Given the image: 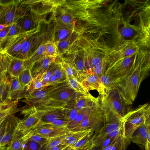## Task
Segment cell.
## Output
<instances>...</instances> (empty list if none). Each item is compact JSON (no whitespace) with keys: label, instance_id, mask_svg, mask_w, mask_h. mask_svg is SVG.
Segmentation results:
<instances>
[{"label":"cell","instance_id":"cell-47","mask_svg":"<svg viewBox=\"0 0 150 150\" xmlns=\"http://www.w3.org/2000/svg\"><path fill=\"white\" fill-rule=\"evenodd\" d=\"M41 146L38 143L32 141H27L24 144L23 150H40Z\"/></svg>","mask_w":150,"mask_h":150},{"label":"cell","instance_id":"cell-58","mask_svg":"<svg viewBox=\"0 0 150 150\" xmlns=\"http://www.w3.org/2000/svg\"><path fill=\"white\" fill-rule=\"evenodd\" d=\"M1 31H0V32Z\"/></svg>","mask_w":150,"mask_h":150},{"label":"cell","instance_id":"cell-51","mask_svg":"<svg viewBox=\"0 0 150 150\" xmlns=\"http://www.w3.org/2000/svg\"><path fill=\"white\" fill-rule=\"evenodd\" d=\"M113 141H115L111 138H108L104 141L100 145V146L101 147V148L100 150H103Z\"/></svg>","mask_w":150,"mask_h":150},{"label":"cell","instance_id":"cell-57","mask_svg":"<svg viewBox=\"0 0 150 150\" xmlns=\"http://www.w3.org/2000/svg\"><path fill=\"white\" fill-rule=\"evenodd\" d=\"M4 150H6L5 149H4Z\"/></svg>","mask_w":150,"mask_h":150},{"label":"cell","instance_id":"cell-31","mask_svg":"<svg viewBox=\"0 0 150 150\" xmlns=\"http://www.w3.org/2000/svg\"><path fill=\"white\" fill-rule=\"evenodd\" d=\"M63 108L54 110L47 113L42 117L40 121L49 123L57 119H66L63 112Z\"/></svg>","mask_w":150,"mask_h":150},{"label":"cell","instance_id":"cell-11","mask_svg":"<svg viewBox=\"0 0 150 150\" xmlns=\"http://www.w3.org/2000/svg\"><path fill=\"white\" fill-rule=\"evenodd\" d=\"M21 114L28 115L27 118L20 120L17 128L22 135H24L33 128L40 122L44 115L42 112L33 111L24 108L21 111Z\"/></svg>","mask_w":150,"mask_h":150},{"label":"cell","instance_id":"cell-53","mask_svg":"<svg viewBox=\"0 0 150 150\" xmlns=\"http://www.w3.org/2000/svg\"><path fill=\"white\" fill-rule=\"evenodd\" d=\"M11 115H7L0 118V127L4 123Z\"/></svg>","mask_w":150,"mask_h":150},{"label":"cell","instance_id":"cell-30","mask_svg":"<svg viewBox=\"0 0 150 150\" xmlns=\"http://www.w3.org/2000/svg\"><path fill=\"white\" fill-rule=\"evenodd\" d=\"M37 21L33 16H24L18 23H17L19 32L28 31L35 29L33 28L35 24L37 23Z\"/></svg>","mask_w":150,"mask_h":150},{"label":"cell","instance_id":"cell-1","mask_svg":"<svg viewBox=\"0 0 150 150\" xmlns=\"http://www.w3.org/2000/svg\"><path fill=\"white\" fill-rule=\"evenodd\" d=\"M142 50L128 73L117 83V88L128 105L134 101L141 83L149 74V54Z\"/></svg>","mask_w":150,"mask_h":150},{"label":"cell","instance_id":"cell-26","mask_svg":"<svg viewBox=\"0 0 150 150\" xmlns=\"http://www.w3.org/2000/svg\"><path fill=\"white\" fill-rule=\"evenodd\" d=\"M81 95L83 94L76 92L69 86L62 89L54 99L63 101L67 104L75 102Z\"/></svg>","mask_w":150,"mask_h":150},{"label":"cell","instance_id":"cell-48","mask_svg":"<svg viewBox=\"0 0 150 150\" xmlns=\"http://www.w3.org/2000/svg\"><path fill=\"white\" fill-rule=\"evenodd\" d=\"M68 123L69 121L66 119H59L48 124L58 127H67Z\"/></svg>","mask_w":150,"mask_h":150},{"label":"cell","instance_id":"cell-10","mask_svg":"<svg viewBox=\"0 0 150 150\" xmlns=\"http://www.w3.org/2000/svg\"><path fill=\"white\" fill-rule=\"evenodd\" d=\"M39 27L27 31L19 32L11 37L6 42L2 51L15 57L20 52L23 43L39 30Z\"/></svg>","mask_w":150,"mask_h":150},{"label":"cell","instance_id":"cell-36","mask_svg":"<svg viewBox=\"0 0 150 150\" xmlns=\"http://www.w3.org/2000/svg\"><path fill=\"white\" fill-rule=\"evenodd\" d=\"M93 107L80 110V112L77 117L74 120L69 122L67 127L69 130H72L78 126L81 123L86 115Z\"/></svg>","mask_w":150,"mask_h":150},{"label":"cell","instance_id":"cell-29","mask_svg":"<svg viewBox=\"0 0 150 150\" xmlns=\"http://www.w3.org/2000/svg\"><path fill=\"white\" fill-rule=\"evenodd\" d=\"M100 80L102 92L100 96L108 94L117 88L116 83L110 75L108 74L105 73L101 76Z\"/></svg>","mask_w":150,"mask_h":150},{"label":"cell","instance_id":"cell-12","mask_svg":"<svg viewBox=\"0 0 150 150\" xmlns=\"http://www.w3.org/2000/svg\"><path fill=\"white\" fill-rule=\"evenodd\" d=\"M31 130L33 132L47 139L63 136L70 131L67 127H56L40 121Z\"/></svg>","mask_w":150,"mask_h":150},{"label":"cell","instance_id":"cell-18","mask_svg":"<svg viewBox=\"0 0 150 150\" xmlns=\"http://www.w3.org/2000/svg\"><path fill=\"white\" fill-rule=\"evenodd\" d=\"M55 62L54 57L49 56L45 57L36 62L30 69L33 79L42 75Z\"/></svg>","mask_w":150,"mask_h":150},{"label":"cell","instance_id":"cell-9","mask_svg":"<svg viewBox=\"0 0 150 150\" xmlns=\"http://www.w3.org/2000/svg\"><path fill=\"white\" fill-rule=\"evenodd\" d=\"M139 43L134 40H128L117 47L108 50L105 60L107 67L115 62L125 58L139 50Z\"/></svg>","mask_w":150,"mask_h":150},{"label":"cell","instance_id":"cell-7","mask_svg":"<svg viewBox=\"0 0 150 150\" xmlns=\"http://www.w3.org/2000/svg\"><path fill=\"white\" fill-rule=\"evenodd\" d=\"M105 115L100 101L86 115L80 124L71 131L91 129L94 132L103 125Z\"/></svg>","mask_w":150,"mask_h":150},{"label":"cell","instance_id":"cell-52","mask_svg":"<svg viewBox=\"0 0 150 150\" xmlns=\"http://www.w3.org/2000/svg\"><path fill=\"white\" fill-rule=\"evenodd\" d=\"M145 150H150V133L147 134V140L144 146Z\"/></svg>","mask_w":150,"mask_h":150},{"label":"cell","instance_id":"cell-13","mask_svg":"<svg viewBox=\"0 0 150 150\" xmlns=\"http://www.w3.org/2000/svg\"><path fill=\"white\" fill-rule=\"evenodd\" d=\"M20 119L13 115L8 124L5 130L0 136V150H4L21 133L17 128Z\"/></svg>","mask_w":150,"mask_h":150},{"label":"cell","instance_id":"cell-55","mask_svg":"<svg viewBox=\"0 0 150 150\" xmlns=\"http://www.w3.org/2000/svg\"><path fill=\"white\" fill-rule=\"evenodd\" d=\"M115 142H113L102 150H110Z\"/></svg>","mask_w":150,"mask_h":150},{"label":"cell","instance_id":"cell-40","mask_svg":"<svg viewBox=\"0 0 150 150\" xmlns=\"http://www.w3.org/2000/svg\"><path fill=\"white\" fill-rule=\"evenodd\" d=\"M59 63L65 71L68 79L71 78H74L79 80V74L70 65L63 60Z\"/></svg>","mask_w":150,"mask_h":150},{"label":"cell","instance_id":"cell-25","mask_svg":"<svg viewBox=\"0 0 150 150\" xmlns=\"http://www.w3.org/2000/svg\"><path fill=\"white\" fill-rule=\"evenodd\" d=\"M94 131L92 130L84 138L75 144L66 146L61 150H88L94 148L91 140Z\"/></svg>","mask_w":150,"mask_h":150},{"label":"cell","instance_id":"cell-24","mask_svg":"<svg viewBox=\"0 0 150 150\" xmlns=\"http://www.w3.org/2000/svg\"><path fill=\"white\" fill-rule=\"evenodd\" d=\"M76 30L74 25L61 26L57 25L53 37V41L59 42L67 38Z\"/></svg>","mask_w":150,"mask_h":150},{"label":"cell","instance_id":"cell-32","mask_svg":"<svg viewBox=\"0 0 150 150\" xmlns=\"http://www.w3.org/2000/svg\"><path fill=\"white\" fill-rule=\"evenodd\" d=\"M42 75H40L33 79L26 88V94L40 91L47 87L42 82Z\"/></svg>","mask_w":150,"mask_h":150},{"label":"cell","instance_id":"cell-45","mask_svg":"<svg viewBox=\"0 0 150 150\" xmlns=\"http://www.w3.org/2000/svg\"><path fill=\"white\" fill-rule=\"evenodd\" d=\"M9 82L7 77L0 82V102L6 99L4 97L6 94L8 95Z\"/></svg>","mask_w":150,"mask_h":150},{"label":"cell","instance_id":"cell-38","mask_svg":"<svg viewBox=\"0 0 150 150\" xmlns=\"http://www.w3.org/2000/svg\"><path fill=\"white\" fill-rule=\"evenodd\" d=\"M24 135L25 136L26 142L30 141L37 143L42 147L46 144L48 139L33 132L31 130Z\"/></svg>","mask_w":150,"mask_h":150},{"label":"cell","instance_id":"cell-23","mask_svg":"<svg viewBox=\"0 0 150 150\" xmlns=\"http://www.w3.org/2000/svg\"><path fill=\"white\" fill-rule=\"evenodd\" d=\"M91 129L74 131L70 130L64 135L65 145L67 146L76 143L84 138Z\"/></svg>","mask_w":150,"mask_h":150},{"label":"cell","instance_id":"cell-20","mask_svg":"<svg viewBox=\"0 0 150 150\" xmlns=\"http://www.w3.org/2000/svg\"><path fill=\"white\" fill-rule=\"evenodd\" d=\"M99 101V97L95 98L89 93L78 97L74 103V106L76 108L80 110L92 108Z\"/></svg>","mask_w":150,"mask_h":150},{"label":"cell","instance_id":"cell-19","mask_svg":"<svg viewBox=\"0 0 150 150\" xmlns=\"http://www.w3.org/2000/svg\"><path fill=\"white\" fill-rule=\"evenodd\" d=\"M8 55L7 74L11 77H18L21 73L25 68V61L9 54Z\"/></svg>","mask_w":150,"mask_h":150},{"label":"cell","instance_id":"cell-14","mask_svg":"<svg viewBox=\"0 0 150 150\" xmlns=\"http://www.w3.org/2000/svg\"><path fill=\"white\" fill-rule=\"evenodd\" d=\"M8 76L9 85L7 99L18 100L23 98L26 94V88L21 85L18 77Z\"/></svg>","mask_w":150,"mask_h":150},{"label":"cell","instance_id":"cell-16","mask_svg":"<svg viewBox=\"0 0 150 150\" xmlns=\"http://www.w3.org/2000/svg\"><path fill=\"white\" fill-rule=\"evenodd\" d=\"M58 6L54 10V16L57 25L61 26L74 25L75 16L73 13L67 9L62 8Z\"/></svg>","mask_w":150,"mask_h":150},{"label":"cell","instance_id":"cell-56","mask_svg":"<svg viewBox=\"0 0 150 150\" xmlns=\"http://www.w3.org/2000/svg\"><path fill=\"white\" fill-rule=\"evenodd\" d=\"M95 147L89 149L88 150H96L95 149Z\"/></svg>","mask_w":150,"mask_h":150},{"label":"cell","instance_id":"cell-22","mask_svg":"<svg viewBox=\"0 0 150 150\" xmlns=\"http://www.w3.org/2000/svg\"><path fill=\"white\" fill-rule=\"evenodd\" d=\"M149 124L150 119L146 120L141 125L134 133L132 142L144 146L147 140V127Z\"/></svg>","mask_w":150,"mask_h":150},{"label":"cell","instance_id":"cell-44","mask_svg":"<svg viewBox=\"0 0 150 150\" xmlns=\"http://www.w3.org/2000/svg\"><path fill=\"white\" fill-rule=\"evenodd\" d=\"M107 65L105 59L100 63L95 66L92 69V71L100 79L106 71Z\"/></svg>","mask_w":150,"mask_h":150},{"label":"cell","instance_id":"cell-39","mask_svg":"<svg viewBox=\"0 0 150 150\" xmlns=\"http://www.w3.org/2000/svg\"><path fill=\"white\" fill-rule=\"evenodd\" d=\"M26 142L25 135L21 134L16 137L5 149L6 150H23V145Z\"/></svg>","mask_w":150,"mask_h":150},{"label":"cell","instance_id":"cell-3","mask_svg":"<svg viewBox=\"0 0 150 150\" xmlns=\"http://www.w3.org/2000/svg\"><path fill=\"white\" fill-rule=\"evenodd\" d=\"M122 117L125 137L130 144L136 130L145 121L150 119V103L139 105L135 109L128 111Z\"/></svg>","mask_w":150,"mask_h":150},{"label":"cell","instance_id":"cell-28","mask_svg":"<svg viewBox=\"0 0 150 150\" xmlns=\"http://www.w3.org/2000/svg\"><path fill=\"white\" fill-rule=\"evenodd\" d=\"M46 42L41 44L25 61V67L30 69L32 66L38 60L45 57Z\"/></svg>","mask_w":150,"mask_h":150},{"label":"cell","instance_id":"cell-17","mask_svg":"<svg viewBox=\"0 0 150 150\" xmlns=\"http://www.w3.org/2000/svg\"><path fill=\"white\" fill-rule=\"evenodd\" d=\"M82 83L88 91L96 90L100 95L102 92L100 79L92 71H88L80 77L79 80Z\"/></svg>","mask_w":150,"mask_h":150},{"label":"cell","instance_id":"cell-6","mask_svg":"<svg viewBox=\"0 0 150 150\" xmlns=\"http://www.w3.org/2000/svg\"><path fill=\"white\" fill-rule=\"evenodd\" d=\"M141 51L139 50L138 52L109 65L107 67L105 73L110 75L117 85V83L129 72Z\"/></svg>","mask_w":150,"mask_h":150},{"label":"cell","instance_id":"cell-50","mask_svg":"<svg viewBox=\"0 0 150 150\" xmlns=\"http://www.w3.org/2000/svg\"><path fill=\"white\" fill-rule=\"evenodd\" d=\"M60 83H61L57 79L53 73L47 83L46 84V86H52Z\"/></svg>","mask_w":150,"mask_h":150},{"label":"cell","instance_id":"cell-4","mask_svg":"<svg viewBox=\"0 0 150 150\" xmlns=\"http://www.w3.org/2000/svg\"><path fill=\"white\" fill-rule=\"evenodd\" d=\"M68 86L67 82L48 86L40 91L25 94L23 97L25 99L22 101L25 103L28 107H32L41 102L54 99L62 89Z\"/></svg>","mask_w":150,"mask_h":150},{"label":"cell","instance_id":"cell-42","mask_svg":"<svg viewBox=\"0 0 150 150\" xmlns=\"http://www.w3.org/2000/svg\"><path fill=\"white\" fill-rule=\"evenodd\" d=\"M55 68L54 74L58 81L61 83L67 82V77L59 63H56Z\"/></svg>","mask_w":150,"mask_h":150},{"label":"cell","instance_id":"cell-33","mask_svg":"<svg viewBox=\"0 0 150 150\" xmlns=\"http://www.w3.org/2000/svg\"><path fill=\"white\" fill-rule=\"evenodd\" d=\"M9 60V55L0 51V82L6 78L8 75L7 67Z\"/></svg>","mask_w":150,"mask_h":150},{"label":"cell","instance_id":"cell-43","mask_svg":"<svg viewBox=\"0 0 150 150\" xmlns=\"http://www.w3.org/2000/svg\"><path fill=\"white\" fill-rule=\"evenodd\" d=\"M57 46L56 43L52 40L46 42L45 55V57L56 56Z\"/></svg>","mask_w":150,"mask_h":150},{"label":"cell","instance_id":"cell-15","mask_svg":"<svg viewBox=\"0 0 150 150\" xmlns=\"http://www.w3.org/2000/svg\"><path fill=\"white\" fill-rule=\"evenodd\" d=\"M80 32L79 31L76 30L64 40L56 43L57 53L55 57L58 56L60 58L71 48L74 44L81 37Z\"/></svg>","mask_w":150,"mask_h":150},{"label":"cell","instance_id":"cell-5","mask_svg":"<svg viewBox=\"0 0 150 150\" xmlns=\"http://www.w3.org/2000/svg\"><path fill=\"white\" fill-rule=\"evenodd\" d=\"M100 103L103 108L116 115L123 117L127 112V106L118 90L100 96Z\"/></svg>","mask_w":150,"mask_h":150},{"label":"cell","instance_id":"cell-49","mask_svg":"<svg viewBox=\"0 0 150 150\" xmlns=\"http://www.w3.org/2000/svg\"><path fill=\"white\" fill-rule=\"evenodd\" d=\"M11 25L4 28L0 32V47L1 46V43L2 40L6 36Z\"/></svg>","mask_w":150,"mask_h":150},{"label":"cell","instance_id":"cell-2","mask_svg":"<svg viewBox=\"0 0 150 150\" xmlns=\"http://www.w3.org/2000/svg\"><path fill=\"white\" fill-rule=\"evenodd\" d=\"M105 115L103 125L95 132L91 140L93 147H99L108 138L118 143V150H126L129 144L124 134V121L122 117L116 115L103 107Z\"/></svg>","mask_w":150,"mask_h":150},{"label":"cell","instance_id":"cell-8","mask_svg":"<svg viewBox=\"0 0 150 150\" xmlns=\"http://www.w3.org/2000/svg\"><path fill=\"white\" fill-rule=\"evenodd\" d=\"M60 58L69 64L78 73L80 77L88 72L86 67L83 50L77 41L71 48ZM62 55V56H63Z\"/></svg>","mask_w":150,"mask_h":150},{"label":"cell","instance_id":"cell-37","mask_svg":"<svg viewBox=\"0 0 150 150\" xmlns=\"http://www.w3.org/2000/svg\"><path fill=\"white\" fill-rule=\"evenodd\" d=\"M18 78L21 85L25 88L33 79L31 71L28 68H25L21 73Z\"/></svg>","mask_w":150,"mask_h":150},{"label":"cell","instance_id":"cell-46","mask_svg":"<svg viewBox=\"0 0 150 150\" xmlns=\"http://www.w3.org/2000/svg\"><path fill=\"white\" fill-rule=\"evenodd\" d=\"M56 63L55 62L52 63L47 71L42 76V81L44 85L46 87V84L53 74L55 68Z\"/></svg>","mask_w":150,"mask_h":150},{"label":"cell","instance_id":"cell-54","mask_svg":"<svg viewBox=\"0 0 150 150\" xmlns=\"http://www.w3.org/2000/svg\"><path fill=\"white\" fill-rule=\"evenodd\" d=\"M118 144L117 142L115 141L110 150H118Z\"/></svg>","mask_w":150,"mask_h":150},{"label":"cell","instance_id":"cell-41","mask_svg":"<svg viewBox=\"0 0 150 150\" xmlns=\"http://www.w3.org/2000/svg\"><path fill=\"white\" fill-rule=\"evenodd\" d=\"M64 135L48 139L44 148H51L60 145H65Z\"/></svg>","mask_w":150,"mask_h":150},{"label":"cell","instance_id":"cell-34","mask_svg":"<svg viewBox=\"0 0 150 150\" xmlns=\"http://www.w3.org/2000/svg\"><path fill=\"white\" fill-rule=\"evenodd\" d=\"M67 83L69 87L77 93L83 95H86L89 93L82 83L75 78L68 79Z\"/></svg>","mask_w":150,"mask_h":150},{"label":"cell","instance_id":"cell-35","mask_svg":"<svg viewBox=\"0 0 150 150\" xmlns=\"http://www.w3.org/2000/svg\"><path fill=\"white\" fill-rule=\"evenodd\" d=\"M74 102L67 104L63 109V112L69 123L74 120L80 112V110L74 107Z\"/></svg>","mask_w":150,"mask_h":150},{"label":"cell","instance_id":"cell-21","mask_svg":"<svg viewBox=\"0 0 150 150\" xmlns=\"http://www.w3.org/2000/svg\"><path fill=\"white\" fill-rule=\"evenodd\" d=\"M19 100L6 99L0 102V118L7 115H12L21 111L23 108H17Z\"/></svg>","mask_w":150,"mask_h":150},{"label":"cell","instance_id":"cell-27","mask_svg":"<svg viewBox=\"0 0 150 150\" xmlns=\"http://www.w3.org/2000/svg\"><path fill=\"white\" fill-rule=\"evenodd\" d=\"M31 37L23 42L20 52L15 57L25 61L27 59L30 52L38 42V37Z\"/></svg>","mask_w":150,"mask_h":150}]
</instances>
